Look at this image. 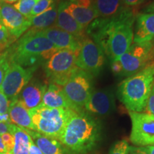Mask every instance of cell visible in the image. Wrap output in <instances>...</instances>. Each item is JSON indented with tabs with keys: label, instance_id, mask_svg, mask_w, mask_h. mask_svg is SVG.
Here are the masks:
<instances>
[{
	"label": "cell",
	"instance_id": "6da1fadb",
	"mask_svg": "<svg viewBox=\"0 0 154 154\" xmlns=\"http://www.w3.org/2000/svg\"><path fill=\"white\" fill-rule=\"evenodd\" d=\"M136 17L131 7L117 16L98 17L86 28V34L113 61L124 54L134 42L133 26Z\"/></svg>",
	"mask_w": 154,
	"mask_h": 154
},
{
	"label": "cell",
	"instance_id": "d590c367",
	"mask_svg": "<svg viewBox=\"0 0 154 154\" xmlns=\"http://www.w3.org/2000/svg\"><path fill=\"white\" fill-rule=\"evenodd\" d=\"M29 154H43L36 144L34 143L33 140H32L30 143L29 149Z\"/></svg>",
	"mask_w": 154,
	"mask_h": 154
},
{
	"label": "cell",
	"instance_id": "603a6c76",
	"mask_svg": "<svg viewBox=\"0 0 154 154\" xmlns=\"http://www.w3.org/2000/svg\"><path fill=\"white\" fill-rule=\"evenodd\" d=\"M10 133L14 136V146L11 154H29L30 143L32 139L24 128L11 124Z\"/></svg>",
	"mask_w": 154,
	"mask_h": 154
},
{
	"label": "cell",
	"instance_id": "7a4b0ae2",
	"mask_svg": "<svg viewBox=\"0 0 154 154\" xmlns=\"http://www.w3.org/2000/svg\"><path fill=\"white\" fill-rule=\"evenodd\" d=\"M58 50L38 30L30 29L6 53L9 62L17 63L24 68H37Z\"/></svg>",
	"mask_w": 154,
	"mask_h": 154
},
{
	"label": "cell",
	"instance_id": "e575fe53",
	"mask_svg": "<svg viewBox=\"0 0 154 154\" xmlns=\"http://www.w3.org/2000/svg\"><path fill=\"white\" fill-rule=\"evenodd\" d=\"M11 123L0 122V136L6 133H10Z\"/></svg>",
	"mask_w": 154,
	"mask_h": 154
},
{
	"label": "cell",
	"instance_id": "1f68e13d",
	"mask_svg": "<svg viewBox=\"0 0 154 154\" xmlns=\"http://www.w3.org/2000/svg\"><path fill=\"white\" fill-rule=\"evenodd\" d=\"M145 110L146 111V113L154 115V83L153 87L151 88V93H150L149 98V100H148L147 105H146Z\"/></svg>",
	"mask_w": 154,
	"mask_h": 154
},
{
	"label": "cell",
	"instance_id": "f546056e",
	"mask_svg": "<svg viewBox=\"0 0 154 154\" xmlns=\"http://www.w3.org/2000/svg\"><path fill=\"white\" fill-rule=\"evenodd\" d=\"M2 138L3 143L5 144L6 150L7 152L11 153L14 146V136L11 133H6L2 135Z\"/></svg>",
	"mask_w": 154,
	"mask_h": 154
},
{
	"label": "cell",
	"instance_id": "277c9868",
	"mask_svg": "<svg viewBox=\"0 0 154 154\" xmlns=\"http://www.w3.org/2000/svg\"><path fill=\"white\" fill-rule=\"evenodd\" d=\"M153 83L154 59L121 82L117 91L119 99L129 111L142 112L146 109Z\"/></svg>",
	"mask_w": 154,
	"mask_h": 154
},
{
	"label": "cell",
	"instance_id": "8992f818",
	"mask_svg": "<svg viewBox=\"0 0 154 154\" xmlns=\"http://www.w3.org/2000/svg\"><path fill=\"white\" fill-rule=\"evenodd\" d=\"M152 42L134 43L120 57L111 61V69L116 76H130L153 60Z\"/></svg>",
	"mask_w": 154,
	"mask_h": 154
},
{
	"label": "cell",
	"instance_id": "8fae6325",
	"mask_svg": "<svg viewBox=\"0 0 154 154\" xmlns=\"http://www.w3.org/2000/svg\"><path fill=\"white\" fill-rule=\"evenodd\" d=\"M131 121L130 140L134 145H154V115L148 113L129 111Z\"/></svg>",
	"mask_w": 154,
	"mask_h": 154
},
{
	"label": "cell",
	"instance_id": "3957f363",
	"mask_svg": "<svg viewBox=\"0 0 154 154\" xmlns=\"http://www.w3.org/2000/svg\"><path fill=\"white\" fill-rule=\"evenodd\" d=\"M99 126L91 116L72 111L59 136L61 143L77 153L93 149L99 138Z\"/></svg>",
	"mask_w": 154,
	"mask_h": 154
},
{
	"label": "cell",
	"instance_id": "f6af8a7d",
	"mask_svg": "<svg viewBox=\"0 0 154 154\" xmlns=\"http://www.w3.org/2000/svg\"><path fill=\"white\" fill-rule=\"evenodd\" d=\"M0 6H1V5H0Z\"/></svg>",
	"mask_w": 154,
	"mask_h": 154
},
{
	"label": "cell",
	"instance_id": "7c38bea8",
	"mask_svg": "<svg viewBox=\"0 0 154 154\" xmlns=\"http://www.w3.org/2000/svg\"><path fill=\"white\" fill-rule=\"evenodd\" d=\"M0 24L15 39L19 38L31 27L29 19L23 16L13 5L6 3L0 6Z\"/></svg>",
	"mask_w": 154,
	"mask_h": 154
},
{
	"label": "cell",
	"instance_id": "484cf974",
	"mask_svg": "<svg viewBox=\"0 0 154 154\" xmlns=\"http://www.w3.org/2000/svg\"><path fill=\"white\" fill-rule=\"evenodd\" d=\"M55 2L56 0H39L32 9L29 17L36 16V15L42 14L44 11H47L54 5L56 3Z\"/></svg>",
	"mask_w": 154,
	"mask_h": 154
},
{
	"label": "cell",
	"instance_id": "d6986e66",
	"mask_svg": "<svg viewBox=\"0 0 154 154\" xmlns=\"http://www.w3.org/2000/svg\"><path fill=\"white\" fill-rule=\"evenodd\" d=\"M24 130L43 154H63L62 144L57 138L45 136L36 131Z\"/></svg>",
	"mask_w": 154,
	"mask_h": 154
},
{
	"label": "cell",
	"instance_id": "ffe728a7",
	"mask_svg": "<svg viewBox=\"0 0 154 154\" xmlns=\"http://www.w3.org/2000/svg\"><path fill=\"white\" fill-rule=\"evenodd\" d=\"M42 103L50 108H60L73 110L72 105L65 96L61 86L52 83H50L48 86L44 94Z\"/></svg>",
	"mask_w": 154,
	"mask_h": 154
},
{
	"label": "cell",
	"instance_id": "b9f144b4",
	"mask_svg": "<svg viewBox=\"0 0 154 154\" xmlns=\"http://www.w3.org/2000/svg\"><path fill=\"white\" fill-rule=\"evenodd\" d=\"M151 42H152V45H153V54L154 57V39Z\"/></svg>",
	"mask_w": 154,
	"mask_h": 154
},
{
	"label": "cell",
	"instance_id": "30bf717a",
	"mask_svg": "<svg viewBox=\"0 0 154 154\" xmlns=\"http://www.w3.org/2000/svg\"><path fill=\"white\" fill-rule=\"evenodd\" d=\"M36 68H24L17 63L9 62V66L4 78L1 91L10 101L18 96L32 79Z\"/></svg>",
	"mask_w": 154,
	"mask_h": 154
},
{
	"label": "cell",
	"instance_id": "5b68a950",
	"mask_svg": "<svg viewBox=\"0 0 154 154\" xmlns=\"http://www.w3.org/2000/svg\"><path fill=\"white\" fill-rule=\"evenodd\" d=\"M29 111L36 131L59 139L73 110L50 108L41 103Z\"/></svg>",
	"mask_w": 154,
	"mask_h": 154
},
{
	"label": "cell",
	"instance_id": "5bb4252c",
	"mask_svg": "<svg viewBox=\"0 0 154 154\" xmlns=\"http://www.w3.org/2000/svg\"><path fill=\"white\" fill-rule=\"evenodd\" d=\"M38 32L52 42L59 49H69L76 53L79 51L82 41L57 26H53L45 29L38 30Z\"/></svg>",
	"mask_w": 154,
	"mask_h": 154
},
{
	"label": "cell",
	"instance_id": "4fadbf2b",
	"mask_svg": "<svg viewBox=\"0 0 154 154\" xmlns=\"http://www.w3.org/2000/svg\"><path fill=\"white\" fill-rule=\"evenodd\" d=\"M115 98L109 89L92 90L84 109L88 113L101 116L109 115L115 109Z\"/></svg>",
	"mask_w": 154,
	"mask_h": 154
},
{
	"label": "cell",
	"instance_id": "ba28073f",
	"mask_svg": "<svg viewBox=\"0 0 154 154\" xmlns=\"http://www.w3.org/2000/svg\"><path fill=\"white\" fill-rule=\"evenodd\" d=\"M78 53L72 50L59 49L44 63L47 79L51 83L62 86L77 68Z\"/></svg>",
	"mask_w": 154,
	"mask_h": 154
},
{
	"label": "cell",
	"instance_id": "836d02e7",
	"mask_svg": "<svg viewBox=\"0 0 154 154\" xmlns=\"http://www.w3.org/2000/svg\"><path fill=\"white\" fill-rule=\"evenodd\" d=\"M145 0H122L124 5L127 7H136L143 2Z\"/></svg>",
	"mask_w": 154,
	"mask_h": 154
},
{
	"label": "cell",
	"instance_id": "ac0fdd59",
	"mask_svg": "<svg viewBox=\"0 0 154 154\" xmlns=\"http://www.w3.org/2000/svg\"><path fill=\"white\" fill-rule=\"evenodd\" d=\"M8 114L13 124H17L24 129L35 131L32 123L29 111L19 101L15 99L9 101Z\"/></svg>",
	"mask_w": 154,
	"mask_h": 154
},
{
	"label": "cell",
	"instance_id": "74e56055",
	"mask_svg": "<svg viewBox=\"0 0 154 154\" xmlns=\"http://www.w3.org/2000/svg\"><path fill=\"white\" fill-rule=\"evenodd\" d=\"M6 151H7V150H6L5 146L3 143L2 136H0V153H2V152H6Z\"/></svg>",
	"mask_w": 154,
	"mask_h": 154
},
{
	"label": "cell",
	"instance_id": "f35d334b",
	"mask_svg": "<svg viewBox=\"0 0 154 154\" xmlns=\"http://www.w3.org/2000/svg\"><path fill=\"white\" fill-rule=\"evenodd\" d=\"M146 11L147 12H154V3L151 4L146 8Z\"/></svg>",
	"mask_w": 154,
	"mask_h": 154
},
{
	"label": "cell",
	"instance_id": "9c48e42d",
	"mask_svg": "<svg viewBox=\"0 0 154 154\" xmlns=\"http://www.w3.org/2000/svg\"><path fill=\"white\" fill-rule=\"evenodd\" d=\"M105 54L98 44L86 36L82 40L76 59V66L93 76H96L103 69Z\"/></svg>",
	"mask_w": 154,
	"mask_h": 154
},
{
	"label": "cell",
	"instance_id": "44dd1931",
	"mask_svg": "<svg viewBox=\"0 0 154 154\" xmlns=\"http://www.w3.org/2000/svg\"><path fill=\"white\" fill-rule=\"evenodd\" d=\"M66 7L73 18L85 29L94 19L99 17L94 6L90 7H82L66 0Z\"/></svg>",
	"mask_w": 154,
	"mask_h": 154
},
{
	"label": "cell",
	"instance_id": "d6a6232c",
	"mask_svg": "<svg viewBox=\"0 0 154 154\" xmlns=\"http://www.w3.org/2000/svg\"><path fill=\"white\" fill-rule=\"evenodd\" d=\"M129 154H149V149L148 146H130Z\"/></svg>",
	"mask_w": 154,
	"mask_h": 154
},
{
	"label": "cell",
	"instance_id": "7bdbcfd3",
	"mask_svg": "<svg viewBox=\"0 0 154 154\" xmlns=\"http://www.w3.org/2000/svg\"><path fill=\"white\" fill-rule=\"evenodd\" d=\"M0 154H11V153H9V152L6 151V152H2V153H0Z\"/></svg>",
	"mask_w": 154,
	"mask_h": 154
},
{
	"label": "cell",
	"instance_id": "52a82bcc",
	"mask_svg": "<svg viewBox=\"0 0 154 154\" xmlns=\"http://www.w3.org/2000/svg\"><path fill=\"white\" fill-rule=\"evenodd\" d=\"M93 76L78 67L75 69L64 85L61 86L73 110L83 111L92 91Z\"/></svg>",
	"mask_w": 154,
	"mask_h": 154
},
{
	"label": "cell",
	"instance_id": "f1b7e54d",
	"mask_svg": "<svg viewBox=\"0 0 154 154\" xmlns=\"http://www.w3.org/2000/svg\"><path fill=\"white\" fill-rule=\"evenodd\" d=\"M9 66V61L7 53H2L0 54V88L2 84L7 69Z\"/></svg>",
	"mask_w": 154,
	"mask_h": 154
},
{
	"label": "cell",
	"instance_id": "4dcf8cb0",
	"mask_svg": "<svg viewBox=\"0 0 154 154\" xmlns=\"http://www.w3.org/2000/svg\"><path fill=\"white\" fill-rule=\"evenodd\" d=\"M9 101L5 94L0 89V114L8 113Z\"/></svg>",
	"mask_w": 154,
	"mask_h": 154
},
{
	"label": "cell",
	"instance_id": "ee69618b",
	"mask_svg": "<svg viewBox=\"0 0 154 154\" xmlns=\"http://www.w3.org/2000/svg\"><path fill=\"white\" fill-rule=\"evenodd\" d=\"M67 1L70 2H76V1H77V0H67Z\"/></svg>",
	"mask_w": 154,
	"mask_h": 154
},
{
	"label": "cell",
	"instance_id": "d4e9b609",
	"mask_svg": "<svg viewBox=\"0 0 154 154\" xmlns=\"http://www.w3.org/2000/svg\"><path fill=\"white\" fill-rule=\"evenodd\" d=\"M38 1L39 0H19L13 6L23 16L28 18L32 9Z\"/></svg>",
	"mask_w": 154,
	"mask_h": 154
},
{
	"label": "cell",
	"instance_id": "2e32d148",
	"mask_svg": "<svg viewBox=\"0 0 154 154\" xmlns=\"http://www.w3.org/2000/svg\"><path fill=\"white\" fill-rule=\"evenodd\" d=\"M66 0H62L59 2L54 26L71 34L80 41H82L87 36L86 34V29L83 27L73 18L72 15L66 10Z\"/></svg>",
	"mask_w": 154,
	"mask_h": 154
},
{
	"label": "cell",
	"instance_id": "8d00e7d4",
	"mask_svg": "<svg viewBox=\"0 0 154 154\" xmlns=\"http://www.w3.org/2000/svg\"><path fill=\"white\" fill-rule=\"evenodd\" d=\"M0 122L10 123V119H9L8 113H6V114H0Z\"/></svg>",
	"mask_w": 154,
	"mask_h": 154
},
{
	"label": "cell",
	"instance_id": "60d3db41",
	"mask_svg": "<svg viewBox=\"0 0 154 154\" xmlns=\"http://www.w3.org/2000/svg\"><path fill=\"white\" fill-rule=\"evenodd\" d=\"M4 1L6 3H14V2H18L19 0H4Z\"/></svg>",
	"mask_w": 154,
	"mask_h": 154
},
{
	"label": "cell",
	"instance_id": "e0dca14e",
	"mask_svg": "<svg viewBox=\"0 0 154 154\" xmlns=\"http://www.w3.org/2000/svg\"><path fill=\"white\" fill-rule=\"evenodd\" d=\"M134 43H146L154 39V12L141 13L136 15Z\"/></svg>",
	"mask_w": 154,
	"mask_h": 154
},
{
	"label": "cell",
	"instance_id": "83f0119b",
	"mask_svg": "<svg viewBox=\"0 0 154 154\" xmlns=\"http://www.w3.org/2000/svg\"><path fill=\"white\" fill-rule=\"evenodd\" d=\"M129 149L128 142L126 140H121L113 144L109 154H129Z\"/></svg>",
	"mask_w": 154,
	"mask_h": 154
},
{
	"label": "cell",
	"instance_id": "7402d4cb",
	"mask_svg": "<svg viewBox=\"0 0 154 154\" xmlns=\"http://www.w3.org/2000/svg\"><path fill=\"white\" fill-rule=\"evenodd\" d=\"M92 4L99 17L103 18L117 16L128 8L122 0H92Z\"/></svg>",
	"mask_w": 154,
	"mask_h": 154
},
{
	"label": "cell",
	"instance_id": "ab89813d",
	"mask_svg": "<svg viewBox=\"0 0 154 154\" xmlns=\"http://www.w3.org/2000/svg\"><path fill=\"white\" fill-rule=\"evenodd\" d=\"M149 149V154H154V145L148 146Z\"/></svg>",
	"mask_w": 154,
	"mask_h": 154
},
{
	"label": "cell",
	"instance_id": "9a60e30c",
	"mask_svg": "<svg viewBox=\"0 0 154 154\" xmlns=\"http://www.w3.org/2000/svg\"><path fill=\"white\" fill-rule=\"evenodd\" d=\"M47 84L41 81L32 79L23 88L17 99L28 110L37 107L42 103Z\"/></svg>",
	"mask_w": 154,
	"mask_h": 154
},
{
	"label": "cell",
	"instance_id": "cb8c5ba5",
	"mask_svg": "<svg viewBox=\"0 0 154 154\" xmlns=\"http://www.w3.org/2000/svg\"><path fill=\"white\" fill-rule=\"evenodd\" d=\"M58 7L56 3L47 11L36 16L28 17L30 20L31 29L43 30L54 26L57 17Z\"/></svg>",
	"mask_w": 154,
	"mask_h": 154
},
{
	"label": "cell",
	"instance_id": "4316f807",
	"mask_svg": "<svg viewBox=\"0 0 154 154\" xmlns=\"http://www.w3.org/2000/svg\"><path fill=\"white\" fill-rule=\"evenodd\" d=\"M15 40L16 39L9 33L7 29L0 24V51L9 47Z\"/></svg>",
	"mask_w": 154,
	"mask_h": 154
}]
</instances>
